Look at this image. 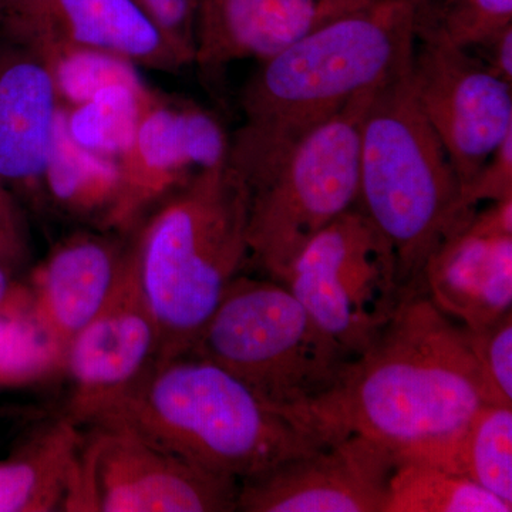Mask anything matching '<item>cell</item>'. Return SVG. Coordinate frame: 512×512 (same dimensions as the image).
<instances>
[{"label":"cell","instance_id":"1","mask_svg":"<svg viewBox=\"0 0 512 512\" xmlns=\"http://www.w3.org/2000/svg\"><path fill=\"white\" fill-rule=\"evenodd\" d=\"M485 403L467 329L423 291L404 296L308 420L325 439L360 434L399 453L454 433Z\"/></svg>","mask_w":512,"mask_h":512},{"label":"cell","instance_id":"2","mask_svg":"<svg viewBox=\"0 0 512 512\" xmlns=\"http://www.w3.org/2000/svg\"><path fill=\"white\" fill-rule=\"evenodd\" d=\"M414 40V5L375 0L268 57L242 89L227 163L252 190L303 137L404 72Z\"/></svg>","mask_w":512,"mask_h":512},{"label":"cell","instance_id":"3","mask_svg":"<svg viewBox=\"0 0 512 512\" xmlns=\"http://www.w3.org/2000/svg\"><path fill=\"white\" fill-rule=\"evenodd\" d=\"M96 423L126 427L161 450L239 483L328 440L266 404L217 363L195 355L154 363L80 424Z\"/></svg>","mask_w":512,"mask_h":512},{"label":"cell","instance_id":"4","mask_svg":"<svg viewBox=\"0 0 512 512\" xmlns=\"http://www.w3.org/2000/svg\"><path fill=\"white\" fill-rule=\"evenodd\" d=\"M251 192L228 163L198 171L138 232L141 292L158 329L156 363L188 355L249 261Z\"/></svg>","mask_w":512,"mask_h":512},{"label":"cell","instance_id":"5","mask_svg":"<svg viewBox=\"0 0 512 512\" xmlns=\"http://www.w3.org/2000/svg\"><path fill=\"white\" fill-rule=\"evenodd\" d=\"M409 83V67L376 90L360 134V208L392 244L404 296L424 291L433 252L476 210Z\"/></svg>","mask_w":512,"mask_h":512},{"label":"cell","instance_id":"6","mask_svg":"<svg viewBox=\"0 0 512 512\" xmlns=\"http://www.w3.org/2000/svg\"><path fill=\"white\" fill-rule=\"evenodd\" d=\"M188 355L217 363L266 404L309 426V407L339 382L352 360L288 286L242 274Z\"/></svg>","mask_w":512,"mask_h":512},{"label":"cell","instance_id":"7","mask_svg":"<svg viewBox=\"0 0 512 512\" xmlns=\"http://www.w3.org/2000/svg\"><path fill=\"white\" fill-rule=\"evenodd\" d=\"M376 90L362 93L315 128L249 190V261L285 284L306 245L359 202L360 134Z\"/></svg>","mask_w":512,"mask_h":512},{"label":"cell","instance_id":"8","mask_svg":"<svg viewBox=\"0 0 512 512\" xmlns=\"http://www.w3.org/2000/svg\"><path fill=\"white\" fill-rule=\"evenodd\" d=\"M284 285L352 359L372 345L404 298L396 252L359 207L306 245Z\"/></svg>","mask_w":512,"mask_h":512},{"label":"cell","instance_id":"9","mask_svg":"<svg viewBox=\"0 0 512 512\" xmlns=\"http://www.w3.org/2000/svg\"><path fill=\"white\" fill-rule=\"evenodd\" d=\"M66 511H237L239 481L161 450L117 424H89Z\"/></svg>","mask_w":512,"mask_h":512},{"label":"cell","instance_id":"10","mask_svg":"<svg viewBox=\"0 0 512 512\" xmlns=\"http://www.w3.org/2000/svg\"><path fill=\"white\" fill-rule=\"evenodd\" d=\"M414 36L410 87L464 191L512 134V84L466 49L424 33Z\"/></svg>","mask_w":512,"mask_h":512},{"label":"cell","instance_id":"11","mask_svg":"<svg viewBox=\"0 0 512 512\" xmlns=\"http://www.w3.org/2000/svg\"><path fill=\"white\" fill-rule=\"evenodd\" d=\"M393 450L360 434L323 441L239 483L242 512H384Z\"/></svg>","mask_w":512,"mask_h":512},{"label":"cell","instance_id":"12","mask_svg":"<svg viewBox=\"0 0 512 512\" xmlns=\"http://www.w3.org/2000/svg\"><path fill=\"white\" fill-rule=\"evenodd\" d=\"M0 37L36 57L96 49L157 72L187 66L134 0H0Z\"/></svg>","mask_w":512,"mask_h":512},{"label":"cell","instance_id":"13","mask_svg":"<svg viewBox=\"0 0 512 512\" xmlns=\"http://www.w3.org/2000/svg\"><path fill=\"white\" fill-rule=\"evenodd\" d=\"M157 356V323L138 284L130 244L110 298L64 355L62 370L72 382L66 416L82 423L97 404L146 373Z\"/></svg>","mask_w":512,"mask_h":512},{"label":"cell","instance_id":"14","mask_svg":"<svg viewBox=\"0 0 512 512\" xmlns=\"http://www.w3.org/2000/svg\"><path fill=\"white\" fill-rule=\"evenodd\" d=\"M423 288L468 330L512 312V198L474 211L441 242L424 268Z\"/></svg>","mask_w":512,"mask_h":512},{"label":"cell","instance_id":"15","mask_svg":"<svg viewBox=\"0 0 512 512\" xmlns=\"http://www.w3.org/2000/svg\"><path fill=\"white\" fill-rule=\"evenodd\" d=\"M375 0H201L195 64L207 79L244 59L264 62Z\"/></svg>","mask_w":512,"mask_h":512},{"label":"cell","instance_id":"16","mask_svg":"<svg viewBox=\"0 0 512 512\" xmlns=\"http://www.w3.org/2000/svg\"><path fill=\"white\" fill-rule=\"evenodd\" d=\"M127 248L79 234L53 249L30 279V318L63 365L73 339L103 308L119 281Z\"/></svg>","mask_w":512,"mask_h":512},{"label":"cell","instance_id":"17","mask_svg":"<svg viewBox=\"0 0 512 512\" xmlns=\"http://www.w3.org/2000/svg\"><path fill=\"white\" fill-rule=\"evenodd\" d=\"M59 109L45 64L19 47L0 46V183L10 191L43 195Z\"/></svg>","mask_w":512,"mask_h":512},{"label":"cell","instance_id":"18","mask_svg":"<svg viewBox=\"0 0 512 512\" xmlns=\"http://www.w3.org/2000/svg\"><path fill=\"white\" fill-rule=\"evenodd\" d=\"M117 161L119 192L103 228L124 232L136 227L151 205L195 174L185 153L181 107L151 94L133 143Z\"/></svg>","mask_w":512,"mask_h":512},{"label":"cell","instance_id":"19","mask_svg":"<svg viewBox=\"0 0 512 512\" xmlns=\"http://www.w3.org/2000/svg\"><path fill=\"white\" fill-rule=\"evenodd\" d=\"M82 443L69 416L23 441L0 461V512L66 511Z\"/></svg>","mask_w":512,"mask_h":512},{"label":"cell","instance_id":"20","mask_svg":"<svg viewBox=\"0 0 512 512\" xmlns=\"http://www.w3.org/2000/svg\"><path fill=\"white\" fill-rule=\"evenodd\" d=\"M456 474L512 505V407L485 403L463 427L394 453Z\"/></svg>","mask_w":512,"mask_h":512},{"label":"cell","instance_id":"21","mask_svg":"<svg viewBox=\"0 0 512 512\" xmlns=\"http://www.w3.org/2000/svg\"><path fill=\"white\" fill-rule=\"evenodd\" d=\"M117 158L77 144L67 128L66 109L57 111L52 147L43 174V195L60 211L103 227L119 192Z\"/></svg>","mask_w":512,"mask_h":512},{"label":"cell","instance_id":"22","mask_svg":"<svg viewBox=\"0 0 512 512\" xmlns=\"http://www.w3.org/2000/svg\"><path fill=\"white\" fill-rule=\"evenodd\" d=\"M474 481L429 464L397 460L384 512H511Z\"/></svg>","mask_w":512,"mask_h":512},{"label":"cell","instance_id":"23","mask_svg":"<svg viewBox=\"0 0 512 512\" xmlns=\"http://www.w3.org/2000/svg\"><path fill=\"white\" fill-rule=\"evenodd\" d=\"M150 90L106 87L79 106L66 107L67 128L80 146L94 153L119 158L133 143Z\"/></svg>","mask_w":512,"mask_h":512},{"label":"cell","instance_id":"24","mask_svg":"<svg viewBox=\"0 0 512 512\" xmlns=\"http://www.w3.org/2000/svg\"><path fill=\"white\" fill-rule=\"evenodd\" d=\"M512 28V0H427L414 6V32L473 50Z\"/></svg>","mask_w":512,"mask_h":512},{"label":"cell","instance_id":"25","mask_svg":"<svg viewBox=\"0 0 512 512\" xmlns=\"http://www.w3.org/2000/svg\"><path fill=\"white\" fill-rule=\"evenodd\" d=\"M52 74L60 103L79 106L106 87L146 89L136 64L96 49H66L37 57Z\"/></svg>","mask_w":512,"mask_h":512},{"label":"cell","instance_id":"26","mask_svg":"<svg viewBox=\"0 0 512 512\" xmlns=\"http://www.w3.org/2000/svg\"><path fill=\"white\" fill-rule=\"evenodd\" d=\"M59 369V357L32 319L0 316V387L33 382Z\"/></svg>","mask_w":512,"mask_h":512},{"label":"cell","instance_id":"27","mask_svg":"<svg viewBox=\"0 0 512 512\" xmlns=\"http://www.w3.org/2000/svg\"><path fill=\"white\" fill-rule=\"evenodd\" d=\"M467 332L487 403L512 407V312Z\"/></svg>","mask_w":512,"mask_h":512},{"label":"cell","instance_id":"28","mask_svg":"<svg viewBox=\"0 0 512 512\" xmlns=\"http://www.w3.org/2000/svg\"><path fill=\"white\" fill-rule=\"evenodd\" d=\"M165 43L187 66L197 52L198 0H134Z\"/></svg>","mask_w":512,"mask_h":512},{"label":"cell","instance_id":"29","mask_svg":"<svg viewBox=\"0 0 512 512\" xmlns=\"http://www.w3.org/2000/svg\"><path fill=\"white\" fill-rule=\"evenodd\" d=\"M512 198V134L488 158L480 173L463 191V207L477 210L483 201L498 202Z\"/></svg>","mask_w":512,"mask_h":512},{"label":"cell","instance_id":"30","mask_svg":"<svg viewBox=\"0 0 512 512\" xmlns=\"http://www.w3.org/2000/svg\"><path fill=\"white\" fill-rule=\"evenodd\" d=\"M30 259V238L13 192L0 183V266L15 276Z\"/></svg>","mask_w":512,"mask_h":512},{"label":"cell","instance_id":"31","mask_svg":"<svg viewBox=\"0 0 512 512\" xmlns=\"http://www.w3.org/2000/svg\"><path fill=\"white\" fill-rule=\"evenodd\" d=\"M468 52L477 56L495 76L512 84V28L505 30L491 42Z\"/></svg>","mask_w":512,"mask_h":512},{"label":"cell","instance_id":"32","mask_svg":"<svg viewBox=\"0 0 512 512\" xmlns=\"http://www.w3.org/2000/svg\"><path fill=\"white\" fill-rule=\"evenodd\" d=\"M32 295L29 286L20 284L0 266V316L30 318Z\"/></svg>","mask_w":512,"mask_h":512},{"label":"cell","instance_id":"33","mask_svg":"<svg viewBox=\"0 0 512 512\" xmlns=\"http://www.w3.org/2000/svg\"><path fill=\"white\" fill-rule=\"evenodd\" d=\"M407 2L412 3V5L417 6L421 5V3L427 2V0H407Z\"/></svg>","mask_w":512,"mask_h":512},{"label":"cell","instance_id":"34","mask_svg":"<svg viewBox=\"0 0 512 512\" xmlns=\"http://www.w3.org/2000/svg\"><path fill=\"white\" fill-rule=\"evenodd\" d=\"M201 0H198V5H200Z\"/></svg>","mask_w":512,"mask_h":512}]
</instances>
